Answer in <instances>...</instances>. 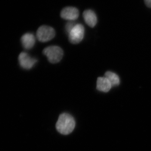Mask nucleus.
Listing matches in <instances>:
<instances>
[{"label":"nucleus","instance_id":"obj_2","mask_svg":"<svg viewBox=\"0 0 151 151\" xmlns=\"http://www.w3.org/2000/svg\"><path fill=\"white\" fill-rule=\"evenodd\" d=\"M43 52L47 56L49 61L53 64L60 61L63 55L62 50L58 46H50L46 47Z\"/></svg>","mask_w":151,"mask_h":151},{"label":"nucleus","instance_id":"obj_5","mask_svg":"<svg viewBox=\"0 0 151 151\" xmlns=\"http://www.w3.org/2000/svg\"><path fill=\"white\" fill-rule=\"evenodd\" d=\"M18 61L22 68L30 70L34 66L37 62V59L30 57L26 52H21L19 56Z\"/></svg>","mask_w":151,"mask_h":151},{"label":"nucleus","instance_id":"obj_6","mask_svg":"<svg viewBox=\"0 0 151 151\" xmlns=\"http://www.w3.org/2000/svg\"><path fill=\"white\" fill-rule=\"evenodd\" d=\"M61 18L65 20L73 21L77 19L79 16L78 9L74 7H66L63 9L60 13Z\"/></svg>","mask_w":151,"mask_h":151},{"label":"nucleus","instance_id":"obj_3","mask_svg":"<svg viewBox=\"0 0 151 151\" xmlns=\"http://www.w3.org/2000/svg\"><path fill=\"white\" fill-rule=\"evenodd\" d=\"M56 35V32L53 27L47 26H41L37 32V39L41 42H46L52 40Z\"/></svg>","mask_w":151,"mask_h":151},{"label":"nucleus","instance_id":"obj_9","mask_svg":"<svg viewBox=\"0 0 151 151\" xmlns=\"http://www.w3.org/2000/svg\"><path fill=\"white\" fill-rule=\"evenodd\" d=\"M111 84L106 77H98L97 81V89L100 91L107 93L111 89Z\"/></svg>","mask_w":151,"mask_h":151},{"label":"nucleus","instance_id":"obj_12","mask_svg":"<svg viewBox=\"0 0 151 151\" xmlns=\"http://www.w3.org/2000/svg\"><path fill=\"white\" fill-rule=\"evenodd\" d=\"M144 2L147 7L151 8V0H144Z\"/></svg>","mask_w":151,"mask_h":151},{"label":"nucleus","instance_id":"obj_7","mask_svg":"<svg viewBox=\"0 0 151 151\" xmlns=\"http://www.w3.org/2000/svg\"><path fill=\"white\" fill-rule=\"evenodd\" d=\"M83 17L86 24L90 27H94L97 24V16L95 12L92 10H85L83 13Z\"/></svg>","mask_w":151,"mask_h":151},{"label":"nucleus","instance_id":"obj_4","mask_svg":"<svg viewBox=\"0 0 151 151\" xmlns=\"http://www.w3.org/2000/svg\"><path fill=\"white\" fill-rule=\"evenodd\" d=\"M84 34L83 26L80 24H76L68 35L69 40L73 44H78L83 40Z\"/></svg>","mask_w":151,"mask_h":151},{"label":"nucleus","instance_id":"obj_8","mask_svg":"<svg viewBox=\"0 0 151 151\" xmlns=\"http://www.w3.org/2000/svg\"><path fill=\"white\" fill-rule=\"evenodd\" d=\"M36 39L33 34L27 33L22 36L21 38L22 44L23 47L27 50H29L34 46Z\"/></svg>","mask_w":151,"mask_h":151},{"label":"nucleus","instance_id":"obj_1","mask_svg":"<svg viewBox=\"0 0 151 151\" xmlns=\"http://www.w3.org/2000/svg\"><path fill=\"white\" fill-rule=\"evenodd\" d=\"M75 125L74 118L68 114L63 113L59 116L56 124V128L61 134L67 135L73 132Z\"/></svg>","mask_w":151,"mask_h":151},{"label":"nucleus","instance_id":"obj_10","mask_svg":"<svg viewBox=\"0 0 151 151\" xmlns=\"http://www.w3.org/2000/svg\"><path fill=\"white\" fill-rule=\"evenodd\" d=\"M105 76L110 81L112 87L117 86L120 84L119 77L115 73L111 71H107L105 73Z\"/></svg>","mask_w":151,"mask_h":151},{"label":"nucleus","instance_id":"obj_11","mask_svg":"<svg viewBox=\"0 0 151 151\" xmlns=\"http://www.w3.org/2000/svg\"><path fill=\"white\" fill-rule=\"evenodd\" d=\"M76 24L72 22L67 23L65 26V31L67 34H68V35L69 34L70 32H71V30L73 29Z\"/></svg>","mask_w":151,"mask_h":151}]
</instances>
